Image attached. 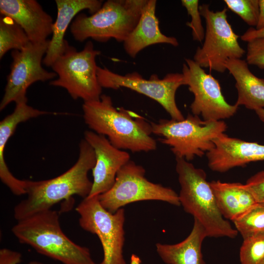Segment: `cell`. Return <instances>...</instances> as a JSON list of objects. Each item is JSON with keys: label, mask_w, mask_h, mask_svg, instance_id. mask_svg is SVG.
Segmentation results:
<instances>
[{"label": "cell", "mask_w": 264, "mask_h": 264, "mask_svg": "<svg viewBox=\"0 0 264 264\" xmlns=\"http://www.w3.org/2000/svg\"><path fill=\"white\" fill-rule=\"evenodd\" d=\"M82 109L88 128L106 136L115 147L133 153L156 150L151 123L131 110L116 108L110 96L102 94L97 100L84 102Z\"/></svg>", "instance_id": "1"}, {"label": "cell", "mask_w": 264, "mask_h": 264, "mask_svg": "<svg viewBox=\"0 0 264 264\" xmlns=\"http://www.w3.org/2000/svg\"><path fill=\"white\" fill-rule=\"evenodd\" d=\"M95 156L91 146L83 139L79 143V157L76 162L60 176L47 180H28L27 197L14 208L17 221L38 212L51 209L61 201L74 195L84 198L89 195L92 186L88 173L95 164Z\"/></svg>", "instance_id": "2"}, {"label": "cell", "mask_w": 264, "mask_h": 264, "mask_svg": "<svg viewBox=\"0 0 264 264\" xmlns=\"http://www.w3.org/2000/svg\"><path fill=\"white\" fill-rule=\"evenodd\" d=\"M11 231L20 243L63 264H102L92 260L88 248L76 244L66 235L58 212L51 209L18 220Z\"/></svg>", "instance_id": "3"}, {"label": "cell", "mask_w": 264, "mask_h": 264, "mask_svg": "<svg viewBox=\"0 0 264 264\" xmlns=\"http://www.w3.org/2000/svg\"><path fill=\"white\" fill-rule=\"evenodd\" d=\"M176 159L178 196L184 211L201 224L207 237L235 238L238 232L220 213L204 171L184 158Z\"/></svg>", "instance_id": "4"}, {"label": "cell", "mask_w": 264, "mask_h": 264, "mask_svg": "<svg viewBox=\"0 0 264 264\" xmlns=\"http://www.w3.org/2000/svg\"><path fill=\"white\" fill-rule=\"evenodd\" d=\"M148 0H108L91 16L78 14L70 24L74 39L124 42L136 25Z\"/></svg>", "instance_id": "5"}, {"label": "cell", "mask_w": 264, "mask_h": 264, "mask_svg": "<svg viewBox=\"0 0 264 264\" xmlns=\"http://www.w3.org/2000/svg\"><path fill=\"white\" fill-rule=\"evenodd\" d=\"M152 133L169 146L176 158L188 161L201 157L214 147L213 140L227 128L223 120L208 121L189 114L182 120L160 119L151 122Z\"/></svg>", "instance_id": "6"}, {"label": "cell", "mask_w": 264, "mask_h": 264, "mask_svg": "<svg viewBox=\"0 0 264 264\" xmlns=\"http://www.w3.org/2000/svg\"><path fill=\"white\" fill-rule=\"evenodd\" d=\"M100 53L90 41L80 51L66 41L63 53L51 66L58 78L49 85L65 88L74 100L81 99L84 102L99 99L102 88L98 79L96 58Z\"/></svg>", "instance_id": "7"}, {"label": "cell", "mask_w": 264, "mask_h": 264, "mask_svg": "<svg viewBox=\"0 0 264 264\" xmlns=\"http://www.w3.org/2000/svg\"><path fill=\"white\" fill-rule=\"evenodd\" d=\"M145 172L143 166L130 160L118 171L111 188L98 196L101 205L111 213L127 204L143 200H160L180 205L178 195L174 190L149 181Z\"/></svg>", "instance_id": "8"}, {"label": "cell", "mask_w": 264, "mask_h": 264, "mask_svg": "<svg viewBox=\"0 0 264 264\" xmlns=\"http://www.w3.org/2000/svg\"><path fill=\"white\" fill-rule=\"evenodd\" d=\"M199 9L205 21V36L193 60L203 68L223 73L226 70L225 62L231 59H241L245 51L239 43V36L228 22L226 8L214 12L209 5L203 4Z\"/></svg>", "instance_id": "9"}, {"label": "cell", "mask_w": 264, "mask_h": 264, "mask_svg": "<svg viewBox=\"0 0 264 264\" xmlns=\"http://www.w3.org/2000/svg\"><path fill=\"white\" fill-rule=\"evenodd\" d=\"M76 211L79 215L80 227L98 237L103 250L102 264H126L123 255L124 209L111 213L101 205L97 196L84 198Z\"/></svg>", "instance_id": "10"}, {"label": "cell", "mask_w": 264, "mask_h": 264, "mask_svg": "<svg viewBox=\"0 0 264 264\" xmlns=\"http://www.w3.org/2000/svg\"><path fill=\"white\" fill-rule=\"evenodd\" d=\"M97 74L102 88L118 89L123 87L130 89L156 101L169 113L171 119L179 121L185 118L176 102L177 89L185 85L182 73H169L162 79L153 74L149 79H146L137 72L123 75L106 67L98 66Z\"/></svg>", "instance_id": "11"}, {"label": "cell", "mask_w": 264, "mask_h": 264, "mask_svg": "<svg viewBox=\"0 0 264 264\" xmlns=\"http://www.w3.org/2000/svg\"><path fill=\"white\" fill-rule=\"evenodd\" d=\"M49 40L40 43L30 42L21 50H12V62L7 78L4 93L0 103V110L10 103L27 102L26 92L33 83L52 80L57 76L42 65L47 50Z\"/></svg>", "instance_id": "12"}, {"label": "cell", "mask_w": 264, "mask_h": 264, "mask_svg": "<svg viewBox=\"0 0 264 264\" xmlns=\"http://www.w3.org/2000/svg\"><path fill=\"white\" fill-rule=\"evenodd\" d=\"M182 72L185 85L194 95L190 105L193 114L201 115L205 120L220 121L236 113L239 107L226 101L218 80L193 60L185 59Z\"/></svg>", "instance_id": "13"}, {"label": "cell", "mask_w": 264, "mask_h": 264, "mask_svg": "<svg viewBox=\"0 0 264 264\" xmlns=\"http://www.w3.org/2000/svg\"><path fill=\"white\" fill-rule=\"evenodd\" d=\"M84 139L93 148L95 156V164L92 170V186L88 197H93L111 188L117 173L130 160V155L113 146L106 136L92 131L84 132Z\"/></svg>", "instance_id": "14"}, {"label": "cell", "mask_w": 264, "mask_h": 264, "mask_svg": "<svg viewBox=\"0 0 264 264\" xmlns=\"http://www.w3.org/2000/svg\"><path fill=\"white\" fill-rule=\"evenodd\" d=\"M214 147L206 154L209 168L224 173L253 161L264 160V145L228 136L223 133L214 140Z\"/></svg>", "instance_id": "15"}, {"label": "cell", "mask_w": 264, "mask_h": 264, "mask_svg": "<svg viewBox=\"0 0 264 264\" xmlns=\"http://www.w3.org/2000/svg\"><path fill=\"white\" fill-rule=\"evenodd\" d=\"M0 12L19 24L31 43L44 42L52 34L51 16L35 0H0Z\"/></svg>", "instance_id": "16"}, {"label": "cell", "mask_w": 264, "mask_h": 264, "mask_svg": "<svg viewBox=\"0 0 264 264\" xmlns=\"http://www.w3.org/2000/svg\"><path fill=\"white\" fill-rule=\"evenodd\" d=\"M57 16L53 23L52 36L49 40L48 47L43 61L46 66H51L54 62L63 53L66 40V32L72 20L83 10H88L93 14L102 6L99 0H56Z\"/></svg>", "instance_id": "17"}, {"label": "cell", "mask_w": 264, "mask_h": 264, "mask_svg": "<svg viewBox=\"0 0 264 264\" xmlns=\"http://www.w3.org/2000/svg\"><path fill=\"white\" fill-rule=\"evenodd\" d=\"M48 113L50 112L29 106L27 102H20L16 104L13 112L0 122V178L2 182L16 196L26 194L27 180L17 178L10 171L4 156L6 145L19 124Z\"/></svg>", "instance_id": "18"}, {"label": "cell", "mask_w": 264, "mask_h": 264, "mask_svg": "<svg viewBox=\"0 0 264 264\" xmlns=\"http://www.w3.org/2000/svg\"><path fill=\"white\" fill-rule=\"evenodd\" d=\"M156 3V0H147L136 25L123 42L125 52L132 58H135L150 45L167 44L177 46L179 44L175 37L166 36L160 31L155 14Z\"/></svg>", "instance_id": "19"}, {"label": "cell", "mask_w": 264, "mask_h": 264, "mask_svg": "<svg viewBox=\"0 0 264 264\" xmlns=\"http://www.w3.org/2000/svg\"><path fill=\"white\" fill-rule=\"evenodd\" d=\"M225 67L235 80V105L254 110L264 108V79L253 74L246 61L241 59L228 60Z\"/></svg>", "instance_id": "20"}, {"label": "cell", "mask_w": 264, "mask_h": 264, "mask_svg": "<svg viewBox=\"0 0 264 264\" xmlns=\"http://www.w3.org/2000/svg\"><path fill=\"white\" fill-rule=\"evenodd\" d=\"M210 184L219 210L227 220L233 222L257 203L245 184L220 180L212 181Z\"/></svg>", "instance_id": "21"}, {"label": "cell", "mask_w": 264, "mask_h": 264, "mask_svg": "<svg viewBox=\"0 0 264 264\" xmlns=\"http://www.w3.org/2000/svg\"><path fill=\"white\" fill-rule=\"evenodd\" d=\"M207 237L203 226L194 219L192 231L185 240L174 244L157 243L156 251L167 264H206L201 252V245Z\"/></svg>", "instance_id": "22"}, {"label": "cell", "mask_w": 264, "mask_h": 264, "mask_svg": "<svg viewBox=\"0 0 264 264\" xmlns=\"http://www.w3.org/2000/svg\"><path fill=\"white\" fill-rule=\"evenodd\" d=\"M31 42L23 28L11 18H0V58L10 50H21Z\"/></svg>", "instance_id": "23"}, {"label": "cell", "mask_w": 264, "mask_h": 264, "mask_svg": "<svg viewBox=\"0 0 264 264\" xmlns=\"http://www.w3.org/2000/svg\"><path fill=\"white\" fill-rule=\"evenodd\" d=\"M233 222L243 239L254 235L264 234V202L256 203Z\"/></svg>", "instance_id": "24"}, {"label": "cell", "mask_w": 264, "mask_h": 264, "mask_svg": "<svg viewBox=\"0 0 264 264\" xmlns=\"http://www.w3.org/2000/svg\"><path fill=\"white\" fill-rule=\"evenodd\" d=\"M243 240L240 250L241 264H264V234Z\"/></svg>", "instance_id": "25"}, {"label": "cell", "mask_w": 264, "mask_h": 264, "mask_svg": "<svg viewBox=\"0 0 264 264\" xmlns=\"http://www.w3.org/2000/svg\"><path fill=\"white\" fill-rule=\"evenodd\" d=\"M227 7L246 23L256 27L259 17V0H224Z\"/></svg>", "instance_id": "26"}, {"label": "cell", "mask_w": 264, "mask_h": 264, "mask_svg": "<svg viewBox=\"0 0 264 264\" xmlns=\"http://www.w3.org/2000/svg\"><path fill=\"white\" fill-rule=\"evenodd\" d=\"M181 4L191 18V20L186 23L187 26L192 29L193 39L201 43L204 40L205 31L202 24L201 14L199 9V1L198 0H182Z\"/></svg>", "instance_id": "27"}, {"label": "cell", "mask_w": 264, "mask_h": 264, "mask_svg": "<svg viewBox=\"0 0 264 264\" xmlns=\"http://www.w3.org/2000/svg\"><path fill=\"white\" fill-rule=\"evenodd\" d=\"M246 61L248 65L264 69V37L247 42Z\"/></svg>", "instance_id": "28"}, {"label": "cell", "mask_w": 264, "mask_h": 264, "mask_svg": "<svg viewBox=\"0 0 264 264\" xmlns=\"http://www.w3.org/2000/svg\"><path fill=\"white\" fill-rule=\"evenodd\" d=\"M244 184L257 203L264 202V170L251 176Z\"/></svg>", "instance_id": "29"}, {"label": "cell", "mask_w": 264, "mask_h": 264, "mask_svg": "<svg viewBox=\"0 0 264 264\" xmlns=\"http://www.w3.org/2000/svg\"><path fill=\"white\" fill-rule=\"evenodd\" d=\"M22 255L18 251L3 248L0 250V264H19Z\"/></svg>", "instance_id": "30"}, {"label": "cell", "mask_w": 264, "mask_h": 264, "mask_svg": "<svg viewBox=\"0 0 264 264\" xmlns=\"http://www.w3.org/2000/svg\"><path fill=\"white\" fill-rule=\"evenodd\" d=\"M262 37H264V27L260 29L251 27L241 36V39L247 43L252 40Z\"/></svg>", "instance_id": "31"}, {"label": "cell", "mask_w": 264, "mask_h": 264, "mask_svg": "<svg viewBox=\"0 0 264 264\" xmlns=\"http://www.w3.org/2000/svg\"><path fill=\"white\" fill-rule=\"evenodd\" d=\"M259 17L257 25L255 28L260 29L264 27V0H259Z\"/></svg>", "instance_id": "32"}, {"label": "cell", "mask_w": 264, "mask_h": 264, "mask_svg": "<svg viewBox=\"0 0 264 264\" xmlns=\"http://www.w3.org/2000/svg\"><path fill=\"white\" fill-rule=\"evenodd\" d=\"M141 261L140 258L135 254H132L131 257L130 264H141Z\"/></svg>", "instance_id": "33"}, {"label": "cell", "mask_w": 264, "mask_h": 264, "mask_svg": "<svg viewBox=\"0 0 264 264\" xmlns=\"http://www.w3.org/2000/svg\"><path fill=\"white\" fill-rule=\"evenodd\" d=\"M259 119L264 122V108H261L255 110Z\"/></svg>", "instance_id": "34"}, {"label": "cell", "mask_w": 264, "mask_h": 264, "mask_svg": "<svg viewBox=\"0 0 264 264\" xmlns=\"http://www.w3.org/2000/svg\"><path fill=\"white\" fill-rule=\"evenodd\" d=\"M27 264H44L42 262L37 261H32L29 262Z\"/></svg>", "instance_id": "35"}]
</instances>
